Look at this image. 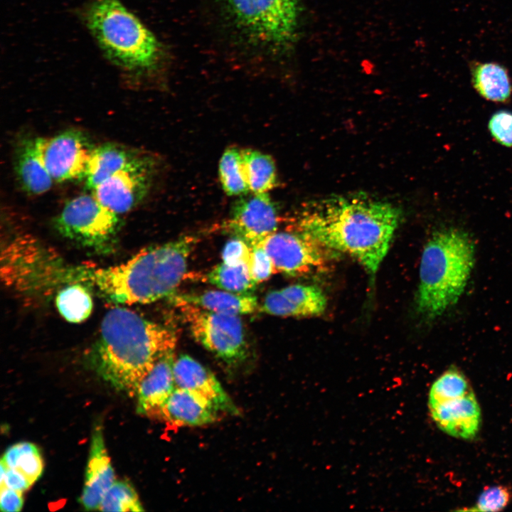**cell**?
<instances>
[{"label": "cell", "instance_id": "1", "mask_svg": "<svg viewBox=\"0 0 512 512\" xmlns=\"http://www.w3.org/2000/svg\"><path fill=\"white\" fill-rule=\"evenodd\" d=\"M393 205L364 196L336 197L311 205L297 231L325 249L356 259L374 277L385 257L400 221Z\"/></svg>", "mask_w": 512, "mask_h": 512}, {"label": "cell", "instance_id": "2", "mask_svg": "<svg viewBox=\"0 0 512 512\" xmlns=\"http://www.w3.org/2000/svg\"><path fill=\"white\" fill-rule=\"evenodd\" d=\"M176 341L170 329L116 307L102 319L90 362L113 388L133 397L142 380L163 355L175 349Z\"/></svg>", "mask_w": 512, "mask_h": 512}, {"label": "cell", "instance_id": "3", "mask_svg": "<svg viewBox=\"0 0 512 512\" xmlns=\"http://www.w3.org/2000/svg\"><path fill=\"white\" fill-rule=\"evenodd\" d=\"M197 243L186 235L142 250L125 262L97 267L83 265L80 282L119 304H149L169 298L186 277Z\"/></svg>", "mask_w": 512, "mask_h": 512}, {"label": "cell", "instance_id": "4", "mask_svg": "<svg viewBox=\"0 0 512 512\" xmlns=\"http://www.w3.org/2000/svg\"><path fill=\"white\" fill-rule=\"evenodd\" d=\"M81 17L104 56L126 75L144 77L159 68V41L120 0H90Z\"/></svg>", "mask_w": 512, "mask_h": 512}, {"label": "cell", "instance_id": "5", "mask_svg": "<svg viewBox=\"0 0 512 512\" xmlns=\"http://www.w3.org/2000/svg\"><path fill=\"white\" fill-rule=\"evenodd\" d=\"M474 262V246L463 230L448 228L435 233L422 254L416 309L434 320L453 306L463 293Z\"/></svg>", "mask_w": 512, "mask_h": 512}, {"label": "cell", "instance_id": "6", "mask_svg": "<svg viewBox=\"0 0 512 512\" xmlns=\"http://www.w3.org/2000/svg\"><path fill=\"white\" fill-rule=\"evenodd\" d=\"M119 225V215L102 205L92 193L68 201L55 220V228L62 236L100 251L112 246Z\"/></svg>", "mask_w": 512, "mask_h": 512}, {"label": "cell", "instance_id": "7", "mask_svg": "<svg viewBox=\"0 0 512 512\" xmlns=\"http://www.w3.org/2000/svg\"><path fill=\"white\" fill-rule=\"evenodd\" d=\"M235 20L252 38L270 48L294 39L299 0H226Z\"/></svg>", "mask_w": 512, "mask_h": 512}, {"label": "cell", "instance_id": "8", "mask_svg": "<svg viewBox=\"0 0 512 512\" xmlns=\"http://www.w3.org/2000/svg\"><path fill=\"white\" fill-rule=\"evenodd\" d=\"M176 306L193 337L205 348L231 366L245 361L248 346L240 316L215 313L190 304Z\"/></svg>", "mask_w": 512, "mask_h": 512}, {"label": "cell", "instance_id": "9", "mask_svg": "<svg viewBox=\"0 0 512 512\" xmlns=\"http://www.w3.org/2000/svg\"><path fill=\"white\" fill-rule=\"evenodd\" d=\"M157 167V159L153 155L142 152L134 161L107 178L90 193L114 213H126L146 197Z\"/></svg>", "mask_w": 512, "mask_h": 512}, {"label": "cell", "instance_id": "10", "mask_svg": "<svg viewBox=\"0 0 512 512\" xmlns=\"http://www.w3.org/2000/svg\"><path fill=\"white\" fill-rule=\"evenodd\" d=\"M45 165L54 182L83 180L95 148L81 131L69 129L50 138L40 137Z\"/></svg>", "mask_w": 512, "mask_h": 512}, {"label": "cell", "instance_id": "11", "mask_svg": "<svg viewBox=\"0 0 512 512\" xmlns=\"http://www.w3.org/2000/svg\"><path fill=\"white\" fill-rule=\"evenodd\" d=\"M258 245L268 253L276 271L290 276L308 273L325 262L324 247L299 231H276Z\"/></svg>", "mask_w": 512, "mask_h": 512}, {"label": "cell", "instance_id": "12", "mask_svg": "<svg viewBox=\"0 0 512 512\" xmlns=\"http://www.w3.org/2000/svg\"><path fill=\"white\" fill-rule=\"evenodd\" d=\"M278 223L277 210L268 193H251L240 196L234 203L225 228L252 246L276 232Z\"/></svg>", "mask_w": 512, "mask_h": 512}, {"label": "cell", "instance_id": "13", "mask_svg": "<svg viewBox=\"0 0 512 512\" xmlns=\"http://www.w3.org/2000/svg\"><path fill=\"white\" fill-rule=\"evenodd\" d=\"M174 377L176 388L188 390L203 398L218 412L236 415L239 410L215 375L188 355L175 358Z\"/></svg>", "mask_w": 512, "mask_h": 512}, {"label": "cell", "instance_id": "14", "mask_svg": "<svg viewBox=\"0 0 512 512\" xmlns=\"http://www.w3.org/2000/svg\"><path fill=\"white\" fill-rule=\"evenodd\" d=\"M327 305L323 291L314 285L293 284L269 292L260 310L278 316L320 315Z\"/></svg>", "mask_w": 512, "mask_h": 512}, {"label": "cell", "instance_id": "15", "mask_svg": "<svg viewBox=\"0 0 512 512\" xmlns=\"http://www.w3.org/2000/svg\"><path fill=\"white\" fill-rule=\"evenodd\" d=\"M114 481V471L102 427L97 425L92 434L84 487L80 498L81 505L87 511L98 510L104 495Z\"/></svg>", "mask_w": 512, "mask_h": 512}, {"label": "cell", "instance_id": "16", "mask_svg": "<svg viewBox=\"0 0 512 512\" xmlns=\"http://www.w3.org/2000/svg\"><path fill=\"white\" fill-rule=\"evenodd\" d=\"M174 361V350L166 353L142 380L135 395L139 414L161 418L162 407L176 388Z\"/></svg>", "mask_w": 512, "mask_h": 512}, {"label": "cell", "instance_id": "17", "mask_svg": "<svg viewBox=\"0 0 512 512\" xmlns=\"http://www.w3.org/2000/svg\"><path fill=\"white\" fill-rule=\"evenodd\" d=\"M429 408L438 427L451 436L471 439L479 431L481 412L473 391Z\"/></svg>", "mask_w": 512, "mask_h": 512}, {"label": "cell", "instance_id": "18", "mask_svg": "<svg viewBox=\"0 0 512 512\" xmlns=\"http://www.w3.org/2000/svg\"><path fill=\"white\" fill-rule=\"evenodd\" d=\"M16 148L14 169L23 191L32 196L47 192L54 181L42 157L40 137L25 138Z\"/></svg>", "mask_w": 512, "mask_h": 512}, {"label": "cell", "instance_id": "19", "mask_svg": "<svg viewBox=\"0 0 512 512\" xmlns=\"http://www.w3.org/2000/svg\"><path fill=\"white\" fill-rule=\"evenodd\" d=\"M175 306L190 304L219 314L240 316L252 314L259 307L257 299L250 294L208 290L175 292L169 297Z\"/></svg>", "mask_w": 512, "mask_h": 512}, {"label": "cell", "instance_id": "20", "mask_svg": "<svg viewBox=\"0 0 512 512\" xmlns=\"http://www.w3.org/2000/svg\"><path fill=\"white\" fill-rule=\"evenodd\" d=\"M218 415L203 398L176 387L162 407L161 419L178 426H201L215 422Z\"/></svg>", "mask_w": 512, "mask_h": 512}, {"label": "cell", "instance_id": "21", "mask_svg": "<svg viewBox=\"0 0 512 512\" xmlns=\"http://www.w3.org/2000/svg\"><path fill=\"white\" fill-rule=\"evenodd\" d=\"M141 153L113 143L95 146L83 178L86 189L92 191L107 178L134 161Z\"/></svg>", "mask_w": 512, "mask_h": 512}, {"label": "cell", "instance_id": "22", "mask_svg": "<svg viewBox=\"0 0 512 512\" xmlns=\"http://www.w3.org/2000/svg\"><path fill=\"white\" fill-rule=\"evenodd\" d=\"M471 82L484 99L499 103L508 102L512 95V82L508 68L496 61L471 60L469 62Z\"/></svg>", "mask_w": 512, "mask_h": 512}, {"label": "cell", "instance_id": "23", "mask_svg": "<svg viewBox=\"0 0 512 512\" xmlns=\"http://www.w3.org/2000/svg\"><path fill=\"white\" fill-rule=\"evenodd\" d=\"M242 164L249 191L268 193L277 184V169L272 158L252 149H242Z\"/></svg>", "mask_w": 512, "mask_h": 512}, {"label": "cell", "instance_id": "24", "mask_svg": "<svg viewBox=\"0 0 512 512\" xmlns=\"http://www.w3.org/2000/svg\"><path fill=\"white\" fill-rule=\"evenodd\" d=\"M57 309L70 323H80L91 314L93 302L90 289L80 283L65 285L55 297Z\"/></svg>", "mask_w": 512, "mask_h": 512}, {"label": "cell", "instance_id": "25", "mask_svg": "<svg viewBox=\"0 0 512 512\" xmlns=\"http://www.w3.org/2000/svg\"><path fill=\"white\" fill-rule=\"evenodd\" d=\"M206 280L223 290L241 294L252 293L257 284L247 263L230 265L222 262L207 274Z\"/></svg>", "mask_w": 512, "mask_h": 512}, {"label": "cell", "instance_id": "26", "mask_svg": "<svg viewBox=\"0 0 512 512\" xmlns=\"http://www.w3.org/2000/svg\"><path fill=\"white\" fill-rule=\"evenodd\" d=\"M1 462L25 475L33 484L41 476L43 460L38 447L31 442H22L9 447Z\"/></svg>", "mask_w": 512, "mask_h": 512}, {"label": "cell", "instance_id": "27", "mask_svg": "<svg viewBox=\"0 0 512 512\" xmlns=\"http://www.w3.org/2000/svg\"><path fill=\"white\" fill-rule=\"evenodd\" d=\"M218 175L223 191L228 196H242L250 192L245 178L242 149L231 146L222 154Z\"/></svg>", "mask_w": 512, "mask_h": 512}, {"label": "cell", "instance_id": "28", "mask_svg": "<svg viewBox=\"0 0 512 512\" xmlns=\"http://www.w3.org/2000/svg\"><path fill=\"white\" fill-rule=\"evenodd\" d=\"M472 391L466 376L453 368L446 370L432 384L428 405L462 397Z\"/></svg>", "mask_w": 512, "mask_h": 512}, {"label": "cell", "instance_id": "29", "mask_svg": "<svg viewBox=\"0 0 512 512\" xmlns=\"http://www.w3.org/2000/svg\"><path fill=\"white\" fill-rule=\"evenodd\" d=\"M98 510L102 511H142L144 508L132 485L115 481L104 495Z\"/></svg>", "mask_w": 512, "mask_h": 512}, {"label": "cell", "instance_id": "30", "mask_svg": "<svg viewBox=\"0 0 512 512\" xmlns=\"http://www.w3.org/2000/svg\"><path fill=\"white\" fill-rule=\"evenodd\" d=\"M489 131L493 139L506 147L512 146V112L498 110L490 117Z\"/></svg>", "mask_w": 512, "mask_h": 512}, {"label": "cell", "instance_id": "31", "mask_svg": "<svg viewBox=\"0 0 512 512\" xmlns=\"http://www.w3.org/2000/svg\"><path fill=\"white\" fill-rule=\"evenodd\" d=\"M249 268L257 284L267 279L275 270L271 257L260 245L250 246Z\"/></svg>", "mask_w": 512, "mask_h": 512}, {"label": "cell", "instance_id": "32", "mask_svg": "<svg viewBox=\"0 0 512 512\" xmlns=\"http://www.w3.org/2000/svg\"><path fill=\"white\" fill-rule=\"evenodd\" d=\"M511 498L510 491L503 486H494L485 489L479 496L476 510L498 511L505 508Z\"/></svg>", "mask_w": 512, "mask_h": 512}, {"label": "cell", "instance_id": "33", "mask_svg": "<svg viewBox=\"0 0 512 512\" xmlns=\"http://www.w3.org/2000/svg\"><path fill=\"white\" fill-rule=\"evenodd\" d=\"M250 246L242 239L234 237L225 245L222 252L223 262L235 265L240 263L249 265Z\"/></svg>", "mask_w": 512, "mask_h": 512}, {"label": "cell", "instance_id": "34", "mask_svg": "<svg viewBox=\"0 0 512 512\" xmlns=\"http://www.w3.org/2000/svg\"><path fill=\"white\" fill-rule=\"evenodd\" d=\"M1 487L23 491L28 489L33 483L19 471L7 467L4 463L0 464Z\"/></svg>", "mask_w": 512, "mask_h": 512}, {"label": "cell", "instance_id": "35", "mask_svg": "<svg viewBox=\"0 0 512 512\" xmlns=\"http://www.w3.org/2000/svg\"><path fill=\"white\" fill-rule=\"evenodd\" d=\"M0 508L4 512L20 511L23 507V491L0 487Z\"/></svg>", "mask_w": 512, "mask_h": 512}]
</instances>
